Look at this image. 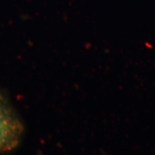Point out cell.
I'll return each mask as SVG.
<instances>
[{
  "label": "cell",
  "mask_w": 155,
  "mask_h": 155,
  "mask_svg": "<svg viewBox=\"0 0 155 155\" xmlns=\"http://www.w3.org/2000/svg\"><path fill=\"white\" fill-rule=\"evenodd\" d=\"M25 127L18 111L0 89V153H9L22 142Z\"/></svg>",
  "instance_id": "obj_1"
}]
</instances>
